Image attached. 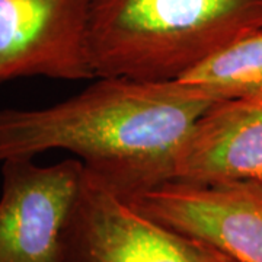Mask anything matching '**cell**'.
Listing matches in <instances>:
<instances>
[{
  "instance_id": "2",
  "label": "cell",
  "mask_w": 262,
  "mask_h": 262,
  "mask_svg": "<svg viewBox=\"0 0 262 262\" xmlns=\"http://www.w3.org/2000/svg\"><path fill=\"white\" fill-rule=\"evenodd\" d=\"M262 25V0H89L95 77L178 80Z\"/></svg>"
},
{
  "instance_id": "8",
  "label": "cell",
  "mask_w": 262,
  "mask_h": 262,
  "mask_svg": "<svg viewBox=\"0 0 262 262\" xmlns=\"http://www.w3.org/2000/svg\"><path fill=\"white\" fill-rule=\"evenodd\" d=\"M217 101L262 96V25L178 79Z\"/></svg>"
},
{
  "instance_id": "3",
  "label": "cell",
  "mask_w": 262,
  "mask_h": 262,
  "mask_svg": "<svg viewBox=\"0 0 262 262\" xmlns=\"http://www.w3.org/2000/svg\"><path fill=\"white\" fill-rule=\"evenodd\" d=\"M66 262H236L150 219L86 172L66 234Z\"/></svg>"
},
{
  "instance_id": "4",
  "label": "cell",
  "mask_w": 262,
  "mask_h": 262,
  "mask_svg": "<svg viewBox=\"0 0 262 262\" xmlns=\"http://www.w3.org/2000/svg\"><path fill=\"white\" fill-rule=\"evenodd\" d=\"M0 165V262H66L83 163L73 158L39 166L31 158H15Z\"/></svg>"
},
{
  "instance_id": "6",
  "label": "cell",
  "mask_w": 262,
  "mask_h": 262,
  "mask_svg": "<svg viewBox=\"0 0 262 262\" xmlns=\"http://www.w3.org/2000/svg\"><path fill=\"white\" fill-rule=\"evenodd\" d=\"M140 213L213 245L236 262H262V185L170 181L125 200Z\"/></svg>"
},
{
  "instance_id": "5",
  "label": "cell",
  "mask_w": 262,
  "mask_h": 262,
  "mask_svg": "<svg viewBox=\"0 0 262 262\" xmlns=\"http://www.w3.org/2000/svg\"><path fill=\"white\" fill-rule=\"evenodd\" d=\"M95 79L89 0H0V83Z\"/></svg>"
},
{
  "instance_id": "7",
  "label": "cell",
  "mask_w": 262,
  "mask_h": 262,
  "mask_svg": "<svg viewBox=\"0 0 262 262\" xmlns=\"http://www.w3.org/2000/svg\"><path fill=\"white\" fill-rule=\"evenodd\" d=\"M173 181L262 185V96L222 99L208 106L179 150Z\"/></svg>"
},
{
  "instance_id": "1",
  "label": "cell",
  "mask_w": 262,
  "mask_h": 262,
  "mask_svg": "<svg viewBox=\"0 0 262 262\" xmlns=\"http://www.w3.org/2000/svg\"><path fill=\"white\" fill-rule=\"evenodd\" d=\"M95 79L46 108L0 110V163L66 150L124 200L173 181L184 141L217 99L181 80Z\"/></svg>"
}]
</instances>
